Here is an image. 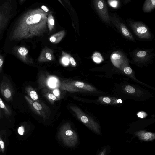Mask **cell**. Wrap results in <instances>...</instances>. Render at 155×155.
<instances>
[{"label":"cell","instance_id":"1","mask_svg":"<svg viewBox=\"0 0 155 155\" xmlns=\"http://www.w3.org/2000/svg\"><path fill=\"white\" fill-rule=\"evenodd\" d=\"M58 137L66 146L70 147L75 146L78 141L76 133L67 125L62 126L59 133Z\"/></svg>","mask_w":155,"mask_h":155},{"label":"cell","instance_id":"2","mask_svg":"<svg viewBox=\"0 0 155 155\" xmlns=\"http://www.w3.org/2000/svg\"><path fill=\"white\" fill-rule=\"evenodd\" d=\"M12 10L11 1L0 3V33L5 28L12 17Z\"/></svg>","mask_w":155,"mask_h":155},{"label":"cell","instance_id":"3","mask_svg":"<svg viewBox=\"0 0 155 155\" xmlns=\"http://www.w3.org/2000/svg\"><path fill=\"white\" fill-rule=\"evenodd\" d=\"M0 90L4 98L7 101L11 100L13 96L14 91L10 84L6 82L2 81L1 83Z\"/></svg>","mask_w":155,"mask_h":155},{"label":"cell","instance_id":"4","mask_svg":"<svg viewBox=\"0 0 155 155\" xmlns=\"http://www.w3.org/2000/svg\"><path fill=\"white\" fill-rule=\"evenodd\" d=\"M80 118L81 121L86 126L96 133L100 134L99 126L97 123L90 120L85 115L80 116Z\"/></svg>","mask_w":155,"mask_h":155},{"label":"cell","instance_id":"5","mask_svg":"<svg viewBox=\"0 0 155 155\" xmlns=\"http://www.w3.org/2000/svg\"><path fill=\"white\" fill-rule=\"evenodd\" d=\"M135 134L139 138L144 141H151L155 138V135L154 133L143 131H140L136 132Z\"/></svg>","mask_w":155,"mask_h":155},{"label":"cell","instance_id":"6","mask_svg":"<svg viewBox=\"0 0 155 155\" xmlns=\"http://www.w3.org/2000/svg\"><path fill=\"white\" fill-rule=\"evenodd\" d=\"M14 53L22 61L25 62V57L28 54V50L27 49L24 47H16L14 50Z\"/></svg>","mask_w":155,"mask_h":155},{"label":"cell","instance_id":"7","mask_svg":"<svg viewBox=\"0 0 155 155\" xmlns=\"http://www.w3.org/2000/svg\"><path fill=\"white\" fill-rule=\"evenodd\" d=\"M25 91L33 100L36 101L38 99V96L37 93L31 87H27L25 88Z\"/></svg>","mask_w":155,"mask_h":155},{"label":"cell","instance_id":"8","mask_svg":"<svg viewBox=\"0 0 155 155\" xmlns=\"http://www.w3.org/2000/svg\"><path fill=\"white\" fill-rule=\"evenodd\" d=\"M0 108L3 110L7 115L10 116L11 115V111L10 109L5 104L1 98H0Z\"/></svg>","mask_w":155,"mask_h":155},{"label":"cell","instance_id":"9","mask_svg":"<svg viewBox=\"0 0 155 155\" xmlns=\"http://www.w3.org/2000/svg\"><path fill=\"white\" fill-rule=\"evenodd\" d=\"M146 1V4L145 5V10L146 11H150L153 9L155 6V0H151V1Z\"/></svg>","mask_w":155,"mask_h":155},{"label":"cell","instance_id":"10","mask_svg":"<svg viewBox=\"0 0 155 155\" xmlns=\"http://www.w3.org/2000/svg\"><path fill=\"white\" fill-rule=\"evenodd\" d=\"M74 85L75 86L80 88H85L90 90H93L91 88H88L86 87L85 84L82 82L77 81L75 83Z\"/></svg>","mask_w":155,"mask_h":155},{"label":"cell","instance_id":"11","mask_svg":"<svg viewBox=\"0 0 155 155\" xmlns=\"http://www.w3.org/2000/svg\"><path fill=\"white\" fill-rule=\"evenodd\" d=\"M94 61L97 63H100L103 60L102 57L100 53H95L93 55Z\"/></svg>","mask_w":155,"mask_h":155},{"label":"cell","instance_id":"12","mask_svg":"<svg viewBox=\"0 0 155 155\" xmlns=\"http://www.w3.org/2000/svg\"><path fill=\"white\" fill-rule=\"evenodd\" d=\"M136 32L140 34L143 35L146 34L148 31L147 28L144 26H140L136 29Z\"/></svg>","mask_w":155,"mask_h":155},{"label":"cell","instance_id":"13","mask_svg":"<svg viewBox=\"0 0 155 155\" xmlns=\"http://www.w3.org/2000/svg\"><path fill=\"white\" fill-rule=\"evenodd\" d=\"M125 90L127 93L130 94L134 93L135 92V88L130 85L127 86L125 87Z\"/></svg>","mask_w":155,"mask_h":155},{"label":"cell","instance_id":"14","mask_svg":"<svg viewBox=\"0 0 155 155\" xmlns=\"http://www.w3.org/2000/svg\"><path fill=\"white\" fill-rule=\"evenodd\" d=\"M146 53L145 51H140L137 53V55L139 58H142L145 57L146 55Z\"/></svg>","mask_w":155,"mask_h":155},{"label":"cell","instance_id":"15","mask_svg":"<svg viewBox=\"0 0 155 155\" xmlns=\"http://www.w3.org/2000/svg\"><path fill=\"white\" fill-rule=\"evenodd\" d=\"M124 71L125 74L127 75L131 74L132 72V70L131 68L129 67H125Z\"/></svg>","mask_w":155,"mask_h":155},{"label":"cell","instance_id":"16","mask_svg":"<svg viewBox=\"0 0 155 155\" xmlns=\"http://www.w3.org/2000/svg\"><path fill=\"white\" fill-rule=\"evenodd\" d=\"M18 132L19 134L21 136L24 135L25 133V129L23 126H21L18 128Z\"/></svg>","mask_w":155,"mask_h":155},{"label":"cell","instance_id":"17","mask_svg":"<svg viewBox=\"0 0 155 155\" xmlns=\"http://www.w3.org/2000/svg\"><path fill=\"white\" fill-rule=\"evenodd\" d=\"M121 30L122 32L125 36L127 37L130 35V33L125 28L122 27Z\"/></svg>","mask_w":155,"mask_h":155},{"label":"cell","instance_id":"18","mask_svg":"<svg viewBox=\"0 0 155 155\" xmlns=\"http://www.w3.org/2000/svg\"><path fill=\"white\" fill-rule=\"evenodd\" d=\"M54 79H51L49 81V84L51 87H54L56 86V81Z\"/></svg>","mask_w":155,"mask_h":155},{"label":"cell","instance_id":"19","mask_svg":"<svg viewBox=\"0 0 155 155\" xmlns=\"http://www.w3.org/2000/svg\"><path fill=\"white\" fill-rule=\"evenodd\" d=\"M4 61V59L3 56L0 55V73H1L2 70Z\"/></svg>","mask_w":155,"mask_h":155},{"label":"cell","instance_id":"20","mask_svg":"<svg viewBox=\"0 0 155 155\" xmlns=\"http://www.w3.org/2000/svg\"><path fill=\"white\" fill-rule=\"evenodd\" d=\"M0 146H1V148L2 151L4 152V151L5 144L1 136H0Z\"/></svg>","mask_w":155,"mask_h":155},{"label":"cell","instance_id":"21","mask_svg":"<svg viewBox=\"0 0 155 155\" xmlns=\"http://www.w3.org/2000/svg\"><path fill=\"white\" fill-rule=\"evenodd\" d=\"M109 4L112 7H116L118 5V2L116 1H109Z\"/></svg>","mask_w":155,"mask_h":155},{"label":"cell","instance_id":"22","mask_svg":"<svg viewBox=\"0 0 155 155\" xmlns=\"http://www.w3.org/2000/svg\"><path fill=\"white\" fill-rule=\"evenodd\" d=\"M112 57L113 60H116L120 59L121 56L117 54H113Z\"/></svg>","mask_w":155,"mask_h":155},{"label":"cell","instance_id":"23","mask_svg":"<svg viewBox=\"0 0 155 155\" xmlns=\"http://www.w3.org/2000/svg\"><path fill=\"white\" fill-rule=\"evenodd\" d=\"M102 101L107 104H110L111 101V99L108 97L103 98L102 99Z\"/></svg>","mask_w":155,"mask_h":155},{"label":"cell","instance_id":"24","mask_svg":"<svg viewBox=\"0 0 155 155\" xmlns=\"http://www.w3.org/2000/svg\"><path fill=\"white\" fill-rule=\"evenodd\" d=\"M146 113L144 112H140L138 114V115L139 117L141 118H144L146 116Z\"/></svg>","mask_w":155,"mask_h":155},{"label":"cell","instance_id":"25","mask_svg":"<svg viewBox=\"0 0 155 155\" xmlns=\"http://www.w3.org/2000/svg\"><path fill=\"white\" fill-rule=\"evenodd\" d=\"M62 62L64 64L67 65L69 63V60L66 58H63L62 59Z\"/></svg>","mask_w":155,"mask_h":155},{"label":"cell","instance_id":"26","mask_svg":"<svg viewBox=\"0 0 155 155\" xmlns=\"http://www.w3.org/2000/svg\"><path fill=\"white\" fill-rule=\"evenodd\" d=\"M48 97L49 99L53 100H55L56 99V96L52 94H49L48 95Z\"/></svg>","mask_w":155,"mask_h":155},{"label":"cell","instance_id":"27","mask_svg":"<svg viewBox=\"0 0 155 155\" xmlns=\"http://www.w3.org/2000/svg\"><path fill=\"white\" fill-rule=\"evenodd\" d=\"M46 58L49 60H51L52 59V56H51V54L49 53L46 54Z\"/></svg>","mask_w":155,"mask_h":155},{"label":"cell","instance_id":"28","mask_svg":"<svg viewBox=\"0 0 155 155\" xmlns=\"http://www.w3.org/2000/svg\"><path fill=\"white\" fill-rule=\"evenodd\" d=\"M70 60L72 65L74 66L76 65V62L74 59L73 57H71L70 58Z\"/></svg>","mask_w":155,"mask_h":155},{"label":"cell","instance_id":"29","mask_svg":"<svg viewBox=\"0 0 155 155\" xmlns=\"http://www.w3.org/2000/svg\"><path fill=\"white\" fill-rule=\"evenodd\" d=\"M50 40L51 42H52V43H54L56 41V38L55 37L53 36V37H51L50 38Z\"/></svg>","mask_w":155,"mask_h":155},{"label":"cell","instance_id":"30","mask_svg":"<svg viewBox=\"0 0 155 155\" xmlns=\"http://www.w3.org/2000/svg\"><path fill=\"white\" fill-rule=\"evenodd\" d=\"M42 8L46 12H48L49 11L48 9L44 6L42 7Z\"/></svg>","mask_w":155,"mask_h":155},{"label":"cell","instance_id":"31","mask_svg":"<svg viewBox=\"0 0 155 155\" xmlns=\"http://www.w3.org/2000/svg\"><path fill=\"white\" fill-rule=\"evenodd\" d=\"M106 152V149L103 150L100 154V155H105Z\"/></svg>","mask_w":155,"mask_h":155},{"label":"cell","instance_id":"32","mask_svg":"<svg viewBox=\"0 0 155 155\" xmlns=\"http://www.w3.org/2000/svg\"><path fill=\"white\" fill-rule=\"evenodd\" d=\"M54 93L55 96H58L59 94V92L57 90H56L54 92Z\"/></svg>","mask_w":155,"mask_h":155},{"label":"cell","instance_id":"33","mask_svg":"<svg viewBox=\"0 0 155 155\" xmlns=\"http://www.w3.org/2000/svg\"><path fill=\"white\" fill-rule=\"evenodd\" d=\"M54 21L53 19H51L50 21V23L51 25H54Z\"/></svg>","mask_w":155,"mask_h":155},{"label":"cell","instance_id":"34","mask_svg":"<svg viewBox=\"0 0 155 155\" xmlns=\"http://www.w3.org/2000/svg\"><path fill=\"white\" fill-rule=\"evenodd\" d=\"M1 146H0V151H1Z\"/></svg>","mask_w":155,"mask_h":155}]
</instances>
